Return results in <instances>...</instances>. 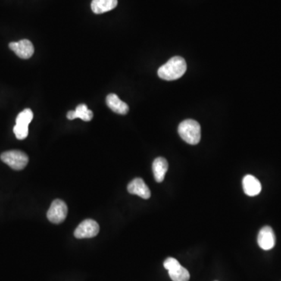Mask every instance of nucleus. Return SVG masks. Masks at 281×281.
I'll list each match as a JSON object with an SVG mask.
<instances>
[{
	"instance_id": "nucleus-3",
	"label": "nucleus",
	"mask_w": 281,
	"mask_h": 281,
	"mask_svg": "<svg viewBox=\"0 0 281 281\" xmlns=\"http://www.w3.org/2000/svg\"><path fill=\"white\" fill-rule=\"evenodd\" d=\"M1 160L9 167L15 170H21L29 163V157L26 153L19 150H10L2 153Z\"/></svg>"
},
{
	"instance_id": "nucleus-12",
	"label": "nucleus",
	"mask_w": 281,
	"mask_h": 281,
	"mask_svg": "<svg viewBox=\"0 0 281 281\" xmlns=\"http://www.w3.org/2000/svg\"><path fill=\"white\" fill-rule=\"evenodd\" d=\"M168 163L166 159L158 157L152 163V171L155 180L160 183L164 180L165 175L168 170Z\"/></svg>"
},
{
	"instance_id": "nucleus-1",
	"label": "nucleus",
	"mask_w": 281,
	"mask_h": 281,
	"mask_svg": "<svg viewBox=\"0 0 281 281\" xmlns=\"http://www.w3.org/2000/svg\"><path fill=\"white\" fill-rule=\"evenodd\" d=\"M187 70L185 59L174 57L159 68L158 75L160 79L166 81H174L182 78Z\"/></svg>"
},
{
	"instance_id": "nucleus-5",
	"label": "nucleus",
	"mask_w": 281,
	"mask_h": 281,
	"mask_svg": "<svg viewBox=\"0 0 281 281\" xmlns=\"http://www.w3.org/2000/svg\"><path fill=\"white\" fill-rule=\"evenodd\" d=\"M68 209L64 201L60 199H56L53 201L52 205L47 213V218L51 223L59 224L63 223L67 218Z\"/></svg>"
},
{
	"instance_id": "nucleus-2",
	"label": "nucleus",
	"mask_w": 281,
	"mask_h": 281,
	"mask_svg": "<svg viewBox=\"0 0 281 281\" xmlns=\"http://www.w3.org/2000/svg\"><path fill=\"white\" fill-rule=\"evenodd\" d=\"M181 138L190 145H197L201 140V126L194 120H186L178 126Z\"/></svg>"
},
{
	"instance_id": "nucleus-13",
	"label": "nucleus",
	"mask_w": 281,
	"mask_h": 281,
	"mask_svg": "<svg viewBox=\"0 0 281 281\" xmlns=\"http://www.w3.org/2000/svg\"><path fill=\"white\" fill-rule=\"evenodd\" d=\"M67 117L70 120L80 118L84 121H90L93 118V113L92 110H88L86 105L81 104L76 107L74 111H69Z\"/></svg>"
},
{
	"instance_id": "nucleus-6",
	"label": "nucleus",
	"mask_w": 281,
	"mask_h": 281,
	"mask_svg": "<svg viewBox=\"0 0 281 281\" xmlns=\"http://www.w3.org/2000/svg\"><path fill=\"white\" fill-rule=\"evenodd\" d=\"M99 232V225L93 220H84L79 225L74 232V236L79 239L91 238L96 236Z\"/></svg>"
},
{
	"instance_id": "nucleus-14",
	"label": "nucleus",
	"mask_w": 281,
	"mask_h": 281,
	"mask_svg": "<svg viewBox=\"0 0 281 281\" xmlns=\"http://www.w3.org/2000/svg\"><path fill=\"white\" fill-rule=\"evenodd\" d=\"M117 4V0H92L91 7L95 14H101L116 8Z\"/></svg>"
},
{
	"instance_id": "nucleus-11",
	"label": "nucleus",
	"mask_w": 281,
	"mask_h": 281,
	"mask_svg": "<svg viewBox=\"0 0 281 281\" xmlns=\"http://www.w3.org/2000/svg\"><path fill=\"white\" fill-rule=\"evenodd\" d=\"M107 104L113 112L118 114L125 115L129 113L127 104L121 101L116 94L111 93L107 95Z\"/></svg>"
},
{
	"instance_id": "nucleus-7",
	"label": "nucleus",
	"mask_w": 281,
	"mask_h": 281,
	"mask_svg": "<svg viewBox=\"0 0 281 281\" xmlns=\"http://www.w3.org/2000/svg\"><path fill=\"white\" fill-rule=\"evenodd\" d=\"M9 47L17 57L23 60L31 58L35 52L33 44L28 39H23L17 42H10Z\"/></svg>"
},
{
	"instance_id": "nucleus-4",
	"label": "nucleus",
	"mask_w": 281,
	"mask_h": 281,
	"mask_svg": "<svg viewBox=\"0 0 281 281\" xmlns=\"http://www.w3.org/2000/svg\"><path fill=\"white\" fill-rule=\"evenodd\" d=\"M165 269L168 270L170 277L173 281H189L190 273L174 258L169 257L163 263Z\"/></svg>"
},
{
	"instance_id": "nucleus-9",
	"label": "nucleus",
	"mask_w": 281,
	"mask_h": 281,
	"mask_svg": "<svg viewBox=\"0 0 281 281\" xmlns=\"http://www.w3.org/2000/svg\"><path fill=\"white\" fill-rule=\"evenodd\" d=\"M127 191L132 195H138L144 199H148L151 197V191L142 178H135L129 183Z\"/></svg>"
},
{
	"instance_id": "nucleus-16",
	"label": "nucleus",
	"mask_w": 281,
	"mask_h": 281,
	"mask_svg": "<svg viewBox=\"0 0 281 281\" xmlns=\"http://www.w3.org/2000/svg\"><path fill=\"white\" fill-rule=\"evenodd\" d=\"M14 132L17 139H25L29 135V126L16 124L14 127Z\"/></svg>"
},
{
	"instance_id": "nucleus-10",
	"label": "nucleus",
	"mask_w": 281,
	"mask_h": 281,
	"mask_svg": "<svg viewBox=\"0 0 281 281\" xmlns=\"http://www.w3.org/2000/svg\"><path fill=\"white\" fill-rule=\"evenodd\" d=\"M243 190L248 196H257L261 192L262 185L260 181L252 175H246L242 181Z\"/></svg>"
},
{
	"instance_id": "nucleus-8",
	"label": "nucleus",
	"mask_w": 281,
	"mask_h": 281,
	"mask_svg": "<svg viewBox=\"0 0 281 281\" xmlns=\"http://www.w3.org/2000/svg\"><path fill=\"white\" fill-rule=\"evenodd\" d=\"M276 237L270 226H266L260 229L258 235V244L262 249L270 250L275 246Z\"/></svg>"
},
{
	"instance_id": "nucleus-15",
	"label": "nucleus",
	"mask_w": 281,
	"mask_h": 281,
	"mask_svg": "<svg viewBox=\"0 0 281 281\" xmlns=\"http://www.w3.org/2000/svg\"><path fill=\"white\" fill-rule=\"evenodd\" d=\"M33 119V113L30 109H25L23 111L20 112L16 119V124L29 126V123L32 122Z\"/></svg>"
}]
</instances>
